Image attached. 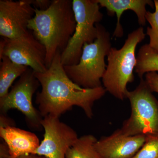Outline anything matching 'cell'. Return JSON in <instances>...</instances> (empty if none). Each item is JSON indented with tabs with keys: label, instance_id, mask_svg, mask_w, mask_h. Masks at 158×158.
<instances>
[{
	"label": "cell",
	"instance_id": "cell-21",
	"mask_svg": "<svg viewBox=\"0 0 158 158\" xmlns=\"http://www.w3.org/2000/svg\"><path fill=\"white\" fill-rule=\"evenodd\" d=\"M31 3L34 9L44 11L51 6L52 1L50 0H31Z\"/></svg>",
	"mask_w": 158,
	"mask_h": 158
},
{
	"label": "cell",
	"instance_id": "cell-4",
	"mask_svg": "<svg viewBox=\"0 0 158 158\" xmlns=\"http://www.w3.org/2000/svg\"><path fill=\"white\" fill-rule=\"evenodd\" d=\"M98 36L94 42L85 44L77 65L64 66L69 79L82 88L93 89L102 87L101 80L107 65L105 57L112 48L109 31L99 23L95 24Z\"/></svg>",
	"mask_w": 158,
	"mask_h": 158
},
{
	"label": "cell",
	"instance_id": "cell-15",
	"mask_svg": "<svg viewBox=\"0 0 158 158\" xmlns=\"http://www.w3.org/2000/svg\"><path fill=\"white\" fill-rule=\"evenodd\" d=\"M97 140L91 135L80 137L68 150L65 158H101L94 147Z\"/></svg>",
	"mask_w": 158,
	"mask_h": 158
},
{
	"label": "cell",
	"instance_id": "cell-19",
	"mask_svg": "<svg viewBox=\"0 0 158 158\" xmlns=\"http://www.w3.org/2000/svg\"><path fill=\"white\" fill-rule=\"evenodd\" d=\"M145 81L152 92L158 93V73L151 72L145 74Z\"/></svg>",
	"mask_w": 158,
	"mask_h": 158
},
{
	"label": "cell",
	"instance_id": "cell-9",
	"mask_svg": "<svg viewBox=\"0 0 158 158\" xmlns=\"http://www.w3.org/2000/svg\"><path fill=\"white\" fill-rule=\"evenodd\" d=\"M41 124L44 131L43 140L35 154L47 158H65L67 151L79 138L76 132L59 117L45 116Z\"/></svg>",
	"mask_w": 158,
	"mask_h": 158
},
{
	"label": "cell",
	"instance_id": "cell-7",
	"mask_svg": "<svg viewBox=\"0 0 158 158\" xmlns=\"http://www.w3.org/2000/svg\"><path fill=\"white\" fill-rule=\"evenodd\" d=\"M40 85L34 70L29 68L12 86L8 94L0 99L1 114H6L9 110L16 109L24 115L27 124L31 129L41 131L43 117L32 102L33 95Z\"/></svg>",
	"mask_w": 158,
	"mask_h": 158
},
{
	"label": "cell",
	"instance_id": "cell-8",
	"mask_svg": "<svg viewBox=\"0 0 158 158\" xmlns=\"http://www.w3.org/2000/svg\"><path fill=\"white\" fill-rule=\"evenodd\" d=\"M5 40L3 56L12 62L27 66L37 73L45 72L48 68L46 65V51L30 30L20 37Z\"/></svg>",
	"mask_w": 158,
	"mask_h": 158
},
{
	"label": "cell",
	"instance_id": "cell-12",
	"mask_svg": "<svg viewBox=\"0 0 158 158\" xmlns=\"http://www.w3.org/2000/svg\"><path fill=\"white\" fill-rule=\"evenodd\" d=\"M0 137L7 145L11 158L35 154L40 144L39 138L34 133L14 126H0Z\"/></svg>",
	"mask_w": 158,
	"mask_h": 158
},
{
	"label": "cell",
	"instance_id": "cell-6",
	"mask_svg": "<svg viewBox=\"0 0 158 158\" xmlns=\"http://www.w3.org/2000/svg\"><path fill=\"white\" fill-rule=\"evenodd\" d=\"M95 0H73V8L76 21L74 33L66 48L61 54L63 66L77 65L81 56L85 44L94 42L98 36L96 23L103 15Z\"/></svg>",
	"mask_w": 158,
	"mask_h": 158
},
{
	"label": "cell",
	"instance_id": "cell-18",
	"mask_svg": "<svg viewBox=\"0 0 158 158\" xmlns=\"http://www.w3.org/2000/svg\"><path fill=\"white\" fill-rule=\"evenodd\" d=\"M132 158H158V136L146 137L143 146Z\"/></svg>",
	"mask_w": 158,
	"mask_h": 158
},
{
	"label": "cell",
	"instance_id": "cell-11",
	"mask_svg": "<svg viewBox=\"0 0 158 158\" xmlns=\"http://www.w3.org/2000/svg\"><path fill=\"white\" fill-rule=\"evenodd\" d=\"M144 136H127L117 129L98 140L94 147L101 158H132L146 141Z\"/></svg>",
	"mask_w": 158,
	"mask_h": 158
},
{
	"label": "cell",
	"instance_id": "cell-5",
	"mask_svg": "<svg viewBox=\"0 0 158 158\" xmlns=\"http://www.w3.org/2000/svg\"><path fill=\"white\" fill-rule=\"evenodd\" d=\"M145 81L132 91H128L131 113L120 129L127 136H158V100Z\"/></svg>",
	"mask_w": 158,
	"mask_h": 158
},
{
	"label": "cell",
	"instance_id": "cell-10",
	"mask_svg": "<svg viewBox=\"0 0 158 158\" xmlns=\"http://www.w3.org/2000/svg\"><path fill=\"white\" fill-rule=\"evenodd\" d=\"M35 13L31 0H0V35L8 39L20 37L28 31Z\"/></svg>",
	"mask_w": 158,
	"mask_h": 158
},
{
	"label": "cell",
	"instance_id": "cell-17",
	"mask_svg": "<svg viewBox=\"0 0 158 158\" xmlns=\"http://www.w3.org/2000/svg\"><path fill=\"white\" fill-rule=\"evenodd\" d=\"M153 1L155 11L153 12L147 11L145 16L150 25L147 27L146 35L149 37L150 47L158 54V0Z\"/></svg>",
	"mask_w": 158,
	"mask_h": 158
},
{
	"label": "cell",
	"instance_id": "cell-16",
	"mask_svg": "<svg viewBox=\"0 0 158 158\" xmlns=\"http://www.w3.org/2000/svg\"><path fill=\"white\" fill-rule=\"evenodd\" d=\"M137 61L135 71L141 79L148 73L158 71V54L150 47L148 44L139 49Z\"/></svg>",
	"mask_w": 158,
	"mask_h": 158
},
{
	"label": "cell",
	"instance_id": "cell-3",
	"mask_svg": "<svg viewBox=\"0 0 158 158\" xmlns=\"http://www.w3.org/2000/svg\"><path fill=\"white\" fill-rule=\"evenodd\" d=\"M143 27L128 34L121 48L112 47L107 56L108 65L102 79L103 87L116 98H127V84L134 81V69L137 64L136 49L145 38Z\"/></svg>",
	"mask_w": 158,
	"mask_h": 158
},
{
	"label": "cell",
	"instance_id": "cell-14",
	"mask_svg": "<svg viewBox=\"0 0 158 158\" xmlns=\"http://www.w3.org/2000/svg\"><path fill=\"white\" fill-rule=\"evenodd\" d=\"M0 60V99H2L8 94L14 81L29 67L16 64L6 56H3Z\"/></svg>",
	"mask_w": 158,
	"mask_h": 158
},
{
	"label": "cell",
	"instance_id": "cell-2",
	"mask_svg": "<svg viewBox=\"0 0 158 158\" xmlns=\"http://www.w3.org/2000/svg\"><path fill=\"white\" fill-rule=\"evenodd\" d=\"M28 29L45 47L46 65L50 66L55 56L62 53L75 31L76 21L71 0H52L44 11L35 9Z\"/></svg>",
	"mask_w": 158,
	"mask_h": 158
},
{
	"label": "cell",
	"instance_id": "cell-13",
	"mask_svg": "<svg viewBox=\"0 0 158 158\" xmlns=\"http://www.w3.org/2000/svg\"><path fill=\"white\" fill-rule=\"evenodd\" d=\"M100 6L106 8L108 14L113 16L115 14L117 17L116 28L113 37L120 38L123 36V30L120 23L121 15L124 11L131 10L137 15L138 22L141 27L146 24V6L155 7L154 1L151 0H95Z\"/></svg>",
	"mask_w": 158,
	"mask_h": 158
},
{
	"label": "cell",
	"instance_id": "cell-20",
	"mask_svg": "<svg viewBox=\"0 0 158 158\" xmlns=\"http://www.w3.org/2000/svg\"><path fill=\"white\" fill-rule=\"evenodd\" d=\"M0 158H11L9 155V150L5 142L0 144ZM17 158H47L44 156L37 154L26 155Z\"/></svg>",
	"mask_w": 158,
	"mask_h": 158
},
{
	"label": "cell",
	"instance_id": "cell-1",
	"mask_svg": "<svg viewBox=\"0 0 158 158\" xmlns=\"http://www.w3.org/2000/svg\"><path fill=\"white\" fill-rule=\"evenodd\" d=\"M58 52L45 72H34L41 90L37 93L36 103L40 115L60 117L76 106L81 108L88 118L93 116L94 103L106 92L103 86L93 89L82 88L69 79L61 63Z\"/></svg>",
	"mask_w": 158,
	"mask_h": 158
}]
</instances>
